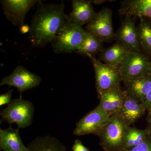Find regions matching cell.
Here are the masks:
<instances>
[{
    "label": "cell",
    "instance_id": "6da1fadb",
    "mask_svg": "<svg viewBox=\"0 0 151 151\" xmlns=\"http://www.w3.org/2000/svg\"><path fill=\"white\" fill-rule=\"evenodd\" d=\"M37 9L32 19L29 40L34 47L42 48L51 42L66 22L63 1L45 4L38 2Z\"/></svg>",
    "mask_w": 151,
    "mask_h": 151
},
{
    "label": "cell",
    "instance_id": "2e32d148",
    "mask_svg": "<svg viewBox=\"0 0 151 151\" xmlns=\"http://www.w3.org/2000/svg\"><path fill=\"white\" fill-rule=\"evenodd\" d=\"M0 148L3 151H30L22 142L19 129L11 126L5 129H0Z\"/></svg>",
    "mask_w": 151,
    "mask_h": 151
},
{
    "label": "cell",
    "instance_id": "d4e9b609",
    "mask_svg": "<svg viewBox=\"0 0 151 151\" xmlns=\"http://www.w3.org/2000/svg\"><path fill=\"white\" fill-rule=\"evenodd\" d=\"M72 150L73 151H90L89 149L85 147L81 141L79 139L76 140L72 147Z\"/></svg>",
    "mask_w": 151,
    "mask_h": 151
},
{
    "label": "cell",
    "instance_id": "d6986e66",
    "mask_svg": "<svg viewBox=\"0 0 151 151\" xmlns=\"http://www.w3.org/2000/svg\"><path fill=\"white\" fill-rule=\"evenodd\" d=\"M30 151H67L66 147L54 137H37L28 145Z\"/></svg>",
    "mask_w": 151,
    "mask_h": 151
},
{
    "label": "cell",
    "instance_id": "7402d4cb",
    "mask_svg": "<svg viewBox=\"0 0 151 151\" xmlns=\"http://www.w3.org/2000/svg\"><path fill=\"white\" fill-rule=\"evenodd\" d=\"M147 138V129L140 130L129 127L125 136L124 147L132 149L143 142Z\"/></svg>",
    "mask_w": 151,
    "mask_h": 151
},
{
    "label": "cell",
    "instance_id": "83f0119b",
    "mask_svg": "<svg viewBox=\"0 0 151 151\" xmlns=\"http://www.w3.org/2000/svg\"><path fill=\"white\" fill-rule=\"evenodd\" d=\"M148 114L147 117V121L150 125H151V108L148 110Z\"/></svg>",
    "mask_w": 151,
    "mask_h": 151
},
{
    "label": "cell",
    "instance_id": "7c38bea8",
    "mask_svg": "<svg viewBox=\"0 0 151 151\" xmlns=\"http://www.w3.org/2000/svg\"><path fill=\"white\" fill-rule=\"evenodd\" d=\"M126 93L121 88L111 89L99 97L98 106L109 116L119 114L126 98Z\"/></svg>",
    "mask_w": 151,
    "mask_h": 151
},
{
    "label": "cell",
    "instance_id": "8fae6325",
    "mask_svg": "<svg viewBox=\"0 0 151 151\" xmlns=\"http://www.w3.org/2000/svg\"><path fill=\"white\" fill-rule=\"evenodd\" d=\"M119 42L129 51L140 52L137 28L131 17H126L116 34Z\"/></svg>",
    "mask_w": 151,
    "mask_h": 151
},
{
    "label": "cell",
    "instance_id": "ba28073f",
    "mask_svg": "<svg viewBox=\"0 0 151 151\" xmlns=\"http://www.w3.org/2000/svg\"><path fill=\"white\" fill-rule=\"evenodd\" d=\"M41 81L40 76L30 72L24 66H17L10 75L2 79L0 86L7 85L16 87L22 97L23 92L37 87Z\"/></svg>",
    "mask_w": 151,
    "mask_h": 151
},
{
    "label": "cell",
    "instance_id": "cb8c5ba5",
    "mask_svg": "<svg viewBox=\"0 0 151 151\" xmlns=\"http://www.w3.org/2000/svg\"><path fill=\"white\" fill-rule=\"evenodd\" d=\"M13 89L9 90L6 93L0 95V106L5 105H9L12 102V97Z\"/></svg>",
    "mask_w": 151,
    "mask_h": 151
},
{
    "label": "cell",
    "instance_id": "4dcf8cb0",
    "mask_svg": "<svg viewBox=\"0 0 151 151\" xmlns=\"http://www.w3.org/2000/svg\"><path fill=\"white\" fill-rule=\"evenodd\" d=\"M148 75L151 76V60H150V65H149Z\"/></svg>",
    "mask_w": 151,
    "mask_h": 151
},
{
    "label": "cell",
    "instance_id": "277c9868",
    "mask_svg": "<svg viewBox=\"0 0 151 151\" xmlns=\"http://www.w3.org/2000/svg\"><path fill=\"white\" fill-rule=\"evenodd\" d=\"M129 127L119 114L110 116L108 123L98 135L101 144L110 150L123 147Z\"/></svg>",
    "mask_w": 151,
    "mask_h": 151
},
{
    "label": "cell",
    "instance_id": "4316f807",
    "mask_svg": "<svg viewBox=\"0 0 151 151\" xmlns=\"http://www.w3.org/2000/svg\"><path fill=\"white\" fill-rule=\"evenodd\" d=\"M30 30V27L28 26L27 25H24L20 27L21 32L22 33H26L29 32Z\"/></svg>",
    "mask_w": 151,
    "mask_h": 151
},
{
    "label": "cell",
    "instance_id": "44dd1931",
    "mask_svg": "<svg viewBox=\"0 0 151 151\" xmlns=\"http://www.w3.org/2000/svg\"><path fill=\"white\" fill-rule=\"evenodd\" d=\"M139 18L140 21L137 27L139 45L146 53L151 55V24L146 19Z\"/></svg>",
    "mask_w": 151,
    "mask_h": 151
},
{
    "label": "cell",
    "instance_id": "30bf717a",
    "mask_svg": "<svg viewBox=\"0 0 151 151\" xmlns=\"http://www.w3.org/2000/svg\"><path fill=\"white\" fill-rule=\"evenodd\" d=\"M37 0H2L1 1L6 19L16 27L22 26L28 12Z\"/></svg>",
    "mask_w": 151,
    "mask_h": 151
},
{
    "label": "cell",
    "instance_id": "f1b7e54d",
    "mask_svg": "<svg viewBox=\"0 0 151 151\" xmlns=\"http://www.w3.org/2000/svg\"><path fill=\"white\" fill-rule=\"evenodd\" d=\"M148 132V137L151 140V125L149 124L148 127L147 129Z\"/></svg>",
    "mask_w": 151,
    "mask_h": 151
},
{
    "label": "cell",
    "instance_id": "52a82bcc",
    "mask_svg": "<svg viewBox=\"0 0 151 151\" xmlns=\"http://www.w3.org/2000/svg\"><path fill=\"white\" fill-rule=\"evenodd\" d=\"M110 117L98 105L77 122L73 134L78 136L90 134L98 136Z\"/></svg>",
    "mask_w": 151,
    "mask_h": 151
},
{
    "label": "cell",
    "instance_id": "7a4b0ae2",
    "mask_svg": "<svg viewBox=\"0 0 151 151\" xmlns=\"http://www.w3.org/2000/svg\"><path fill=\"white\" fill-rule=\"evenodd\" d=\"M86 32L81 26L70 20L67 16L65 23L50 42L53 51L56 54L76 51Z\"/></svg>",
    "mask_w": 151,
    "mask_h": 151
},
{
    "label": "cell",
    "instance_id": "1f68e13d",
    "mask_svg": "<svg viewBox=\"0 0 151 151\" xmlns=\"http://www.w3.org/2000/svg\"></svg>",
    "mask_w": 151,
    "mask_h": 151
},
{
    "label": "cell",
    "instance_id": "484cf974",
    "mask_svg": "<svg viewBox=\"0 0 151 151\" xmlns=\"http://www.w3.org/2000/svg\"><path fill=\"white\" fill-rule=\"evenodd\" d=\"M142 103L147 111H148L149 109L151 108V89L149 92L148 94L147 95L145 99Z\"/></svg>",
    "mask_w": 151,
    "mask_h": 151
},
{
    "label": "cell",
    "instance_id": "603a6c76",
    "mask_svg": "<svg viewBox=\"0 0 151 151\" xmlns=\"http://www.w3.org/2000/svg\"><path fill=\"white\" fill-rule=\"evenodd\" d=\"M129 151H151V140L148 137L143 142L130 149Z\"/></svg>",
    "mask_w": 151,
    "mask_h": 151
},
{
    "label": "cell",
    "instance_id": "e0dca14e",
    "mask_svg": "<svg viewBox=\"0 0 151 151\" xmlns=\"http://www.w3.org/2000/svg\"><path fill=\"white\" fill-rule=\"evenodd\" d=\"M124 83L125 92L142 103L151 89V76L134 78Z\"/></svg>",
    "mask_w": 151,
    "mask_h": 151
},
{
    "label": "cell",
    "instance_id": "3957f363",
    "mask_svg": "<svg viewBox=\"0 0 151 151\" xmlns=\"http://www.w3.org/2000/svg\"><path fill=\"white\" fill-rule=\"evenodd\" d=\"M34 110L33 104L29 100H24L22 97L14 99L1 111V122L16 124L18 128L24 129L32 124Z\"/></svg>",
    "mask_w": 151,
    "mask_h": 151
},
{
    "label": "cell",
    "instance_id": "f546056e",
    "mask_svg": "<svg viewBox=\"0 0 151 151\" xmlns=\"http://www.w3.org/2000/svg\"><path fill=\"white\" fill-rule=\"evenodd\" d=\"M104 1H92V2L94 3L95 4L99 5L105 2Z\"/></svg>",
    "mask_w": 151,
    "mask_h": 151
},
{
    "label": "cell",
    "instance_id": "5bb4252c",
    "mask_svg": "<svg viewBox=\"0 0 151 151\" xmlns=\"http://www.w3.org/2000/svg\"><path fill=\"white\" fill-rule=\"evenodd\" d=\"M126 93V98L118 114L130 126L141 118L145 113L146 110L142 103Z\"/></svg>",
    "mask_w": 151,
    "mask_h": 151
},
{
    "label": "cell",
    "instance_id": "4fadbf2b",
    "mask_svg": "<svg viewBox=\"0 0 151 151\" xmlns=\"http://www.w3.org/2000/svg\"><path fill=\"white\" fill-rule=\"evenodd\" d=\"M72 9L68 19L82 27L91 22L97 16L90 1L73 0L72 1Z\"/></svg>",
    "mask_w": 151,
    "mask_h": 151
},
{
    "label": "cell",
    "instance_id": "ac0fdd59",
    "mask_svg": "<svg viewBox=\"0 0 151 151\" xmlns=\"http://www.w3.org/2000/svg\"><path fill=\"white\" fill-rule=\"evenodd\" d=\"M129 51L120 42L103 49L100 52V59L107 65L119 66Z\"/></svg>",
    "mask_w": 151,
    "mask_h": 151
},
{
    "label": "cell",
    "instance_id": "ffe728a7",
    "mask_svg": "<svg viewBox=\"0 0 151 151\" xmlns=\"http://www.w3.org/2000/svg\"><path fill=\"white\" fill-rule=\"evenodd\" d=\"M102 42L97 36L86 31L83 41L76 52L85 56H94L103 50Z\"/></svg>",
    "mask_w": 151,
    "mask_h": 151
},
{
    "label": "cell",
    "instance_id": "9c48e42d",
    "mask_svg": "<svg viewBox=\"0 0 151 151\" xmlns=\"http://www.w3.org/2000/svg\"><path fill=\"white\" fill-rule=\"evenodd\" d=\"M113 12L105 8L97 13L95 18L87 25V31L92 33L102 42H107L116 37L112 23Z\"/></svg>",
    "mask_w": 151,
    "mask_h": 151
},
{
    "label": "cell",
    "instance_id": "9a60e30c",
    "mask_svg": "<svg viewBox=\"0 0 151 151\" xmlns=\"http://www.w3.org/2000/svg\"><path fill=\"white\" fill-rule=\"evenodd\" d=\"M120 14L151 20V0H127L121 3Z\"/></svg>",
    "mask_w": 151,
    "mask_h": 151
},
{
    "label": "cell",
    "instance_id": "8992f818",
    "mask_svg": "<svg viewBox=\"0 0 151 151\" xmlns=\"http://www.w3.org/2000/svg\"><path fill=\"white\" fill-rule=\"evenodd\" d=\"M150 60L140 52H129L119 66L121 81L125 82L149 75Z\"/></svg>",
    "mask_w": 151,
    "mask_h": 151
},
{
    "label": "cell",
    "instance_id": "5b68a950",
    "mask_svg": "<svg viewBox=\"0 0 151 151\" xmlns=\"http://www.w3.org/2000/svg\"><path fill=\"white\" fill-rule=\"evenodd\" d=\"M95 72L96 87L98 97L111 89L120 88L121 81L119 66L101 62L93 56H89Z\"/></svg>",
    "mask_w": 151,
    "mask_h": 151
}]
</instances>
